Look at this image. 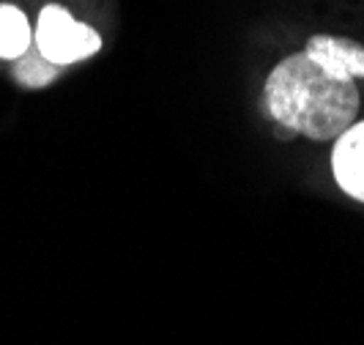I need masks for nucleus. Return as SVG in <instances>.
Instances as JSON below:
<instances>
[{"label":"nucleus","instance_id":"39448f33","mask_svg":"<svg viewBox=\"0 0 364 345\" xmlns=\"http://www.w3.org/2000/svg\"><path fill=\"white\" fill-rule=\"evenodd\" d=\"M31 44H33V33H31L28 17L14 3H0V58L17 60Z\"/></svg>","mask_w":364,"mask_h":345},{"label":"nucleus","instance_id":"423d86ee","mask_svg":"<svg viewBox=\"0 0 364 345\" xmlns=\"http://www.w3.org/2000/svg\"><path fill=\"white\" fill-rule=\"evenodd\" d=\"M58 72H60V66L50 63L33 44L14 60V80H17L19 85H25V88H44V85H50L58 77Z\"/></svg>","mask_w":364,"mask_h":345},{"label":"nucleus","instance_id":"7ed1b4c3","mask_svg":"<svg viewBox=\"0 0 364 345\" xmlns=\"http://www.w3.org/2000/svg\"><path fill=\"white\" fill-rule=\"evenodd\" d=\"M331 173L348 198L364 203V121H356L334 140Z\"/></svg>","mask_w":364,"mask_h":345},{"label":"nucleus","instance_id":"f257e3e1","mask_svg":"<svg viewBox=\"0 0 364 345\" xmlns=\"http://www.w3.org/2000/svg\"><path fill=\"white\" fill-rule=\"evenodd\" d=\"M263 102L285 132L326 143L356 124L362 99L356 80H334L304 53H296L272 69Z\"/></svg>","mask_w":364,"mask_h":345},{"label":"nucleus","instance_id":"f03ea898","mask_svg":"<svg viewBox=\"0 0 364 345\" xmlns=\"http://www.w3.org/2000/svg\"><path fill=\"white\" fill-rule=\"evenodd\" d=\"M36 50L55 66H69L99 53L102 36L93 28L77 22L63 6L50 3L38 14Z\"/></svg>","mask_w":364,"mask_h":345},{"label":"nucleus","instance_id":"20e7f679","mask_svg":"<svg viewBox=\"0 0 364 345\" xmlns=\"http://www.w3.org/2000/svg\"><path fill=\"white\" fill-rule=\"evenodd\" d=\"M301 53L334 80H364V47L340 36H312Z\"/></svg>","mask_w":364,"mask_h":345}]
</instances>
